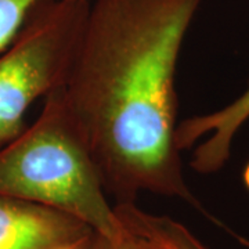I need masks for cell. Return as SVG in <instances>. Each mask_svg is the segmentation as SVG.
I'll return each mask as SVG.
<instances>
[{"instance_id": "1", "label": "cell", "mask_w": 249, "mask_h": 249, "mask_svg": "<svg viewBox=\"0 0 249 249\" xmlns=\"http://www.w3.org/2000/svg\"><path fill=\"white\" fill-rule=\"evenodd\" d=\"M204 0H90L62 97L107 194L178 198L249 248L187 186L176 144V72Z\"/></svg>"}, {"instance_id": "2", "label": "cell", "mask_w": 249, "mask_h": 249, "mask_svg": "<svg viewBox=\"0 0 249 249\" xmlns=\"http://www.w3.org/2000/svg\"><path fill=\"white\" fill-rule=\"evenodd\" d=\"M0 196L65 212L111 241L126 232L61 89L49 94L35 121L0 148Z\"/></svg>"}, {"instance_id": "3", "label": "cell", "mask_w": 249, "mask_h": 249, "mask_svg": "<svg viewBox=\"0 0 249 249\" xmlns=\"http://www.w3.org/2000/svg\"><path fill=\"white\" fill-rule=\"evenodd\" d=\"M89 3L43 0L0 50V148L21 133L37 100L64 88Z\"/></svg>"}, {"instance_id": "4", "label": "cell", "mask_w": 249, "mask_h": 249, "mask_svg": "<svg viewBox=\"0 0 249 249\" xmlns=\"http://www.w3.org/2000/svg\"><path fill=\"white\" fill-rule=\"evenodd\" d=\"M249 121V83L247 90L217 111L180 121L176 144L180 151L193 148L190 168L199 175L223 169L231 155L234 137Z\"/></svg>"}, {"instance_id": "5", "label": "cell", "mask_w": 249, "mask_h": 249, "mask_svg": "<svg viewBox=\"0 0 249 249\" xmlns=\"http://www.w3.org/2000/svg\"><path fill=\"white\" fill-rule=\"evenodd\" d=\"M91 231L65 212L0 196V249H52Z\"/></svg>"}, {"instance_id": "6", "label": "cell", "mask_w": 249, "mask_h": 249, "mask_svg": "<svg viewBox=\"0 0 249 249\" xmlns=\"http://www.w3.org/2000/svg\"><path fill=\"white\" fill-rule=\"evenodd\" d=\"M115 211L126 230L160 249H209L184 224L169 216L145 212L136 202L116 204Z\"/></svg>"}, {"instance_id": "7", "label": "cell", "mask_w": 249, "mask_h": 249, "mask_svg": "<svg viewBox=\"0 0 249 249\" xmlns=\"http://www.w3.org/2000/svg\"><path fill=\"white\" fill-rule=\"evenodd\" d=\"M40 1L43 0H0V50L16 37Z\"/></svg>"}, {"instance_id": "8", "label": "cell", "mask_w": 249, "mask_h": 249, "mask_svg": "<svg viewBox=\"0 0 249 249\" xmlns=\"http://www.w3.org/2000/svg\"><path fill=\"white\" fill-rule=\"evenodd\" d=\"M96 249H160L148 240L126 230L122 238L111 241L96 232Z\"/></svg>"}, {"instance_id": "9", "label": "cell", "mask_w": 249, "mask_h": 249, "mask_svg": "<svg viewBox=\"0 0 249 249\" xmlns=\"http://www.w3.org/2000/svg\"><path fill=\"white\" fill-rule=\"evenodd\" d=\"M52 249H96V231H91L89 235L82 237L79 240L61 244Z\"/></svg>"}, {"instance_id": "10", "label": "cell", "mask_w": 249, "mask_h": 249, "mask_svg": "<svg viewBox=\"0 0 249 249\" xmlns=\"http://www.w3.org/2000/svg\"><path fill=\"white\" fill-rule=\"evenodd\" d=\"M245 180H247V184L249 187V166H248V170H247V175H245Z\"/></svg>"}, {"instance_id": "11", "label": "cell", "mask_w": 249, "mask_h": 249, "mask_svg": "<svg viewBox=\"0 0 249 249\" xmlns=\"http://www.w3.org/2000/svg\"><path fill=\"white\" fill-rule=\"evenodd\" d=\"M80 1H86V3H90V0H80Z\"/></svg>"}]
</instances>
